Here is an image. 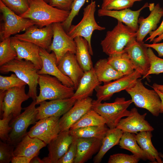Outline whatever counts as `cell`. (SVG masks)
Listing matches in <instances>:
<instances>
[{
    "instance_id": "obj_1",
    "label": "cell",
    "mask_w": 163,
    "mask_h": 163,
    "mask_svg": "<svg viewBox=\"0 0 163 163\" xmlns=\"http://www.w3.org/2000/svg\"><path fill=\"white\" fill-rule=\"evenodd\" d=\"M29 8L20 16L32 21L40 28L55 23H62L70 13V11L53 7L44 0H29Z\"/></svg>"
},
{
    "instance_id": "obj_2",
    "label": "cell",
    "mask_w": 163,
    "mask_h": 163,
    "mask_svg": "<svg viewBox=\"0 0 163 163\" xmlns=\"http://www.w3.org/2000/svg\"><path fill=\"white\" fill-rule=\"evenodd\" d=\"M38 70L31 61L14 59L0 66L1 73L14 72L29 87L27 94L33 101L37 97V87L38 85Z\"/></svg>"
},
{
    "instance_id": "obj_3",
    "label": "cell",
    "mask_w": 163,
    "mask_h": 163,
    "mask_svg": "<svg viewBox=\"0 0 163 163\" xmlns=\"http://www.w3.org/2000/svg\"><path fill=\"white\" fill-rule=\"evenodd\" d=\"M38 83L40 91L36 104L46 100L71 98L75 92L74 88L65 85L56 77L49 75H39Z\"/></svg>"
},
{
    "instance_id": "obj_4",
    "label": "cell",
    "mask_w": 163,
    "mask_h": 163,
    "mask_svg": "<svg viewBox=\"0 0 163 163\" xmlns=\"http://www.w3.org/2000/svg\"><path fill=\"white\" fill-rule=\"evenodd\" d=\"M126 91L130 95L133 103L136 107L146 109L155 117L161 113V102L158 94L154 89L150 90L145 87L140 78Z\"/></svg>"
},
{
    "instance_id": "obj_5",
    "label": "cell",
    "mask_w": 163,
    "mask_h": 163,
    "mask_svg": "<svg viewBox=\"0 0 163 163\" xmlns=\"http://www.w3.org/2000/svg\"><path fill=\"white\" fill-rule=\"evenodd\" d=\"M132 103L131 99L126 100L123 97H117L110 103H102L94 100L92 109L106 119V125L109 129H113L123 117L129 115L130 111L127 109Z\"/></svg>"
},
{
    "instance_id": "obj_6",
    "label": "cell",
    "mask_w": 163,
    "mask_h": 163,
    "mask_svg": "<svg viewBox=\"0 0 163 163\" xmlns=\"http://www.w3.org/2000/svg\"><path fill=\"white\" fill-rule=\"evenodd\" d=\"M137 32L121 22L117 21L116 25L111 30L107 32L101 45L103 51L107 55L123 52L128 42L136 37Z\"/></svg>"
},
{
    "instance_id": "obj_7",
    "label": "cell",
    "mask_w": 163,
    "mask_h": 163,
    "mask_svg": "<svg viewBox=\"0 0 163 163\" xmlns=\"http://www.w3.org/2000/svg\"><path fill=\"white\" fill-rule=\"evenodd\" d=\"M96 7V2L91 0L84 9L83 16L81 20L76 25H72L67 33L73 39L78 36L84 38L88 42L91 55H93L91 42L93 32L95 30H102L105 29V27L100 26L96 21L94 13Z\"/></svg>"
},
{
    "instance_id": "obj_8",
    "label": "cell",
    "mask_w": 163,
    "mask_h": 163,
    "mask_svg": "<svg viewBox=\"0 0 163 163\" xmlns=\"http://www.w3.org/2000/svg\"><path fill=\"white\" fill-rule=\"evenodd\" d=\"M36 105V100L33 101L29 105L23 108L22 113L11 119L9 125L12 129L7 142L16 145L27 134L29 126L36 123L38 112Z\"/></svg>"
},
{
    "instance_id": "obj_9",
    "label": "cell",
    "mask_w": 163,
    "mask_h": 163,
    "mask_svg": "<svg viewBox=\"0 0 163 163\" xmlns=\"http://www.w3.org/2000/svg\"><path fill=\"white\" fill-rule=\"evenodd\" d=\"M0 10L3 21L0 32L1 41L10 37L12 35L25 31L29 27L35 25L30 20L22 18L15 13L1 0Z\"/></svg>"
},
{
    "instance_id": "obj_10",
    "label": "cell",
    "mask_w": 163,
    "mask_h": 163,
    "mask_svg": "<svg viewBox=\"0 0 163 163\" xmlns=\"http://www.w3.org/2000/svg\"><path fill=\"white\" fill-rule=\"evenodd\" d=\"M142 75L138 71L135 70L131 74L116 80L115 81L99 85L95 89L97 101L101 102L110 99L113 95L132 87L137 79Z\"/></svg>"
},
{
    "instance_id": "obj_11",
    "label": "cell",
    "mask_w": 163,
    "mask_h": 163,
    "mask_svg": "<svg viewBox=\"0 0 163 163\" xmlns=\"http://www.w3.org/2000/svg\"><path fill=\"white\" fill-rule=\"evenodd\" d=\"M136 37L131 39L125 46L124 50L128 55L135 70L143 76L142 79L148 77L150 64L147 53L148 48L144 42L136 40Z\"/></svg>"
},
{
    "instance_id": "obj_12",
    "label": "cell",
    "mask_w": 163,
    "mask_h": 163,
    "mask_svg": "<svg viewBox=\"0 0 163 163\" xmlns=\"http://www.w3.org/2000/svg\"><path fill=\"white\" fill-rule=\"evenodd\" d=\"M53 36L48 50L53 52L56 57L57 64L68 52L75 54L76 46L74 39L65 31L60 23L53 24Z\"/></svg>"
},
{
    "instance_id": "obj_13",
    "label": "cell",
    "mask_w": 163,
    "mask_h": 163,
    "mask_svg": "<svg viewBox=\"0 0 163 163\" xmlns=\"http://www.w3.org/2000/svg\"><path fill=\"white\" fill-rule=\"evenodd\" d=\"M60 118V117H51L40 119L30 129L27 134L48 144L61 132Z\"/></svg>"
},
{
    "instance_id": "obj_14",
    "label": "cell",
    "mask_w": 163,
    "mask_h": 163,
    "mask_svg": "<svg viewBox=\"0 0 163 163\" xmlns=\"http://www.w3.org/2000/svg\"><path fill=\"white\" fill-rule=\"evenodd\" d=\"M25 85L14 87L6 91L2 104V118L12 114L13 118L19 115L22 103L29 98L25 93Z\"/></svg>"
},
{
    "instance_id": "obj_15",
    "label": "cell",
    "mask_w": 163,
    "mask_h": 163,
    "mask_svg": "<svg viewBox=\"0 0 163 163\" xmlns=\"http://www.w3.org/2000/svg\"><path fill=\"white\" fill-rule=\"evenodd\" d=\"M25 32L14 37L20 40L32 43L40 48L48 50L53 36V24L42 28L34 25L28 28Z\"/></svg>"
},
{
    "instance_id": "obj_16",
    "label": "cell",
    "mask_w": 163,
    "mask_h": 163,
    "mask_svg": "<svg viewBox=\"0 0 163 163\" xmlns=\"http://www.w3.org/2000/svg\"><path fill=\"white\" fill-rule=\"evenodd\" d=\"M76 100L72 97L46 101L40 102L37 107V120L51 117H60L67 112L74 105Z\"/></svg>"
},
{
    "instance_id": "obj_17",
    "label": "cell",
    "mask_w": 163,
    "mask_h": 163,
    "mask_svg": "<svg viewBox=\"0 0 163 163\" xmlns=\"http://www.w3.org/2000/svg\"><path fill=\"white\" fill-rule=\"evenodd\" d=\"M73 139L69 130L61 131L48 144L49 153L42 159L44 163H57L67 151Z\"/></svg>"
},
{
    "instance_id": "obj_18",
    "label": "cell",
    "mask_w": 163,
    "mask_h": 163,
    "mask_svg": "<svg viewBox=\"0 0 163 163\" xmlns=\"http://www.w3.org/2000/svg\"><path fill=\"white\" fill-rule=\"evenodd\" d=\"M11 38V45L17 53L15 59H24L32 62L38 70L42 66L40 47L30 42L20 40L14 37Z\"/></svg>"
},
{
    "instance_id": "obj_19",
    "label": "cell",
    "mask_w": 163,
    "mask_h": 163,
    "mask_svg": "<svg viewBox=\"0 0 163 163\" xmlns=\"http://www.w3.org/2000/svg\"><path fill=\"white\" fill-rule=\"evenodd\" d=\"M92 101L90 97L76 100L73 106L60 118L61 131L69 130L73 125L91 109Z\"/></svg>"
},
{
    "instance_id": "obj_20",
    "label": "cell",
    "mask_w": 163,
    "mask_h": 163,
    "mask_svg": "<svg viewBox=\"0 0 163 163\" xmlns=\"http://www.w3.org/2000/svg\"><path fill=\"white\" fill-rule=\"evenodd\" d=\"M148 7L151 11L149 16L145 18L141 17L138 19V23L139 25L136 32V38L139 42H143L148 34L158 28V24L163 16V8L159 3L155 5L154 3H150Z\"/></svg>"
},
{
    "instance_id": "obj_21",
    "label": "cell",
    "mask_w": 163,
    "mask_h": 163,
    "mask_svg": "<svg viewBox=\"0 0 163 163\" xmlns=\"http://www.w3.org/2000/svg\"><path fill=\"white\" fill-rule=\"evenodd\" d=\"M129 115L125 118L121 119L116 128L123 132L137 133L138 132L152 131L154 128L145 120L147 113L140 114L136 108L130 110Z\"/></svg>"
},
{
    "instance_id": "obj_22",
    "label": "cell",
    "mask_w": 163,
    "mask_h": 163,
    "mask_svg": "<svg viewBox=\"0 0 163 163\" xmlns=\"http://www.w3.org/2000/svg\"><path fill=\"white\" fill-rule=\"evenodd\" d=\"M40 55L42 66L41 69L38 71V74H47L54 76L65 85L74 88L72 81L63 74L59 69L56 57L53 52L50 53L46 50L40 47Z\"/></svg>"
},
{
    "instance_id": "obj_23",
    "label": "cell",
    "mask_w": 163,
    "mask_h": 163,
    "mask_svg": "<svg viewBox=\"0 0 163 163\" xmlns=\"http://www.w3.org/2000/svg\"><path fill=\"white\" fill-rule=\"evenodd\" d=\"M149 6V4L146 3L136 11H133L129 8L120 10H106L100 8L98 10L97 14L100 17L107 16L115 18L136 32L139 27L138 21L140 13L143 9Z\"/></svg>"
},
{
    "instance_id": "obj_24",
    "label": "cell",
    "mask_w": 163,
    "mask_h": 163,
    "mask_svg": "<svg viewBox=\"0 0 163 163\" xmlns=\"http://www.w3.org/2000/svg\"><path fill=\"white\" fill-rule=\"evenodd\" d=\"M57 66L61 72L72 81L74 88L76 90L85 72L78 63L75 54L67 52L61 59Z\"/></svg>"
},
{
    "instance_id": "obj_25",
    "label": "cell",
    "mask_w": 163,
    "mask_h": 163,
    "mask_svg": "<svg viewBox=\"0 0 163 163\" xmlns=\"http://www.w3.org/2000/svg\"><path fill=\"white\" fill-rule=\"evenodd\" d=\"M102 140L94 138H78L77 139V151L74 163H84L97 153Z\"/></svg>"
},
{
    "instance_id": "obj_26",
    "label": "cell",
    "mask_w": 163,
    "mask_h": 163,
    "mask_svg": "<svg viewBox=\"0 0 163 163\" xmlns=\"http://www.w3.org/2000/svg\"><path fill=\"white\" fill-rule=\"evenodd\" d=\"M46 144L40 139L31 137L27 134L15 145L14 156H23L31 160L37 156L40 150Z\"/></svg>"
},
{
    "instance_id": "obj_27",
    "label": "cell",
    "mask_w": 163,
    "mask_h": 163,
    "mask_svg": "<svg viewBox=\"0 0 163 163\" xmlns=\"http://www.w3.org/2000/svg\"><path fill=\"white\" fill-rule=\"evenodd\" d=\"M101 83L98 81L93 68L85 72L71 97L77 100L90 97Z\"/></svg>"
},
{
    "instance_id": "obj_28",
    "label": "cell",
    "mask_w": 163,
    "mask_h": 163,
    "mask_svg": "<svg viewBox=\"0 0 163 163\" xmlns=\"http://www.w3.org/2000/svg\"><path fill=\"white\" fill-rule=\"evenodd\" d=\"M123 133V131L118 128H109L102 140L101 145L99 152L94 158V163L101 162L108 150L115 145L119 144Z\"/></svg>"
},
{
    "instance_id": "obj_29",
    "label": "cell",
    "mask_w": 163,
    "mask_h": 163,
    "mask_svg": "<svg viewBox=\"0 0 163 163\" xmlns=\"http://www.w3.org/2000/svg\"><path fill=\"white\" fill-rule=\"evenodd\" d=\"M152 131H149L139 132L136 135L138 144L147 155L149 160L152 162L162 163L159 152L152 144Z\"/></svg>"
},
{
    "instance_id": "obj_30",
    "label": "cell",
    "mask_w": 163,
    "mask_h": 163,
    "mask_svg": "<svg viewBox=\"0 0 163 163\" xmlns=\"http://www.w3.org/2000/svg\"><path fill=\"white\" fill-rule=\"evenodd\" d=\"M93 68L99 82L104 83L116 80L124 76L110 64L106 59L98 60Z\"/></svg>"
},
{
    "instance_id": "obj_31",
    "label": "cell",
    "mask_w": 163,
    "mask_h": 163,
    "mask_svg": "<svg viewBox=\"0 0 163 163\" xmlns=\"http://www.w3.org/2000/svg\"><path fill=\"white\" fill-rule=\"evenodd\" d=\"M74 40L76 46L75 55L78 63L84 72L91 69L93 67L87 41L80 36Z\"/></svg>"
},
{
    "instance_id": "obj_32",
    "label": "cell",
    "mask_w": 163,
    "mask_h": 163,
    "mask_svg": "<svg viewBox=\"0 0 163 163\" xmlns=\"http://www.w3.org/2000/svg\"><path fill=\"white\" fill-rule=\"evenodd\" d=\"M107 59L110 64L124 75H129L135 70L128 55L124 50L109 56Z\"/></svg>"
},
{
    "instance_id": "obj_33",
    "label": "cell",
    "mask_w": 163,
    "mask_h": 163,
    "mask_svg": "<svg viewBox=\"0 0 163 163\" xmlns=\"http://www.w3.org/2000/svg\"><path fill=\"white\" fill-rule=\"evenodd\" d=\"M119 145L121 148L129 151L140 159L149 160L147 155L138 145L135 133L123 132Z\"/></svg>"
},
{
    "instance_id": "obj_34",
    "label": "cell",
    "mask_w": 163,
    "mask_h": 163,
    "mask_svg": "<svg viewBox=\"0 0 163 163\" xmlns=\"http://www.w3.org/2000/svg\"><path fill=\"white\" fill-rule=\"evenodd\" d=\"M109 129L107 125L85 127L69 130L74 137L78 138H94L101 140Z\"/></svg>"
},
{
    "instance_id": "obj_35",
    "label": "cell",
    "mask_w": 163,
    "mask_h": 163,
    "mask_svg": "<svg viewBox=\"0 0 163 163\" xmlns=\"http://www.w3.org/2000/svg\"><path fill=\"white\" fill-rule=\"evenodd\" d=\"M106 123L105 119L91 109L73 125L69 130L90 126H103Z\"/></svg>"
},
{
    "instance_id": "obj_36",
    "label": "cell",
    "mask_w": 163,
    "mask_h": 163,
    "mask_svg": "<svg viewBox=\"0 0 163 163\" xmlns=\"http://www.w3.org/2000/svg\"><path fill=\"white\" fill-rule=\"evenodd\" d=\"M17 53L12 47L11 38L5 39L0 43V66L15 59Z\"/></svg>"
},
{
    "instance_id": "obj_37",
    "label": "cell",
    "mask_w": 163,
    "mask_h": 163,
    "mask_svg": "<svg viewBox=\"0 0 163 163\" xmlns=\"http://www.w3.org/2000/svg\"><path fill=\"white\" fill-rule=\"evenodd\" d=\"M147 53L150 64L147 76L151 74L163 73V59L157 56L151 48H148Z\"/></svg>"
},
{
    "instance_id": "obj_38",
    "label": "cell",
    "mask_w": 163,
    "mask_h": 163,
    "mask_svg": "<svg viewBox=\"0 0 163 163\" xmlns=\"http://www.w3.org/2000/svg\"><path fill=\"white\" fill-rule=\"evenodd\" d=\"M133 0H103L101 8L106 10H120L132 7Z\"/></svg>"
},
{
    "instance_id": "obj_39",
    "label": "cell",
    "mask_w": 163,
    "mask_h": 163,
    "mask_svg": "<svg viewBox=\"0 0 163 163\" xmlns=\"http://www.w3.org/2000/svg\"><path fill=\"white\" fill-rule=\"evenodd\" d=\"M26 85L14 73L8 76L0 75V91H6L11 88Z\"/></svg>"
},
{
    "instance_id": "obj_40",
    "label": "cell",
    "mask_w": 163,
    "mask_h": 163,
    "mask_svg": "<svg viewBox=\"0 0 163 163\" xmlns=\"http://www.w3.org/2000/svg\"><path fill=\"white\" fill-rule=\"evenodd\" d=\"M10 10L19 15L26 12L29 8V0H1Z\"/></svg>"
},
{
    "instance_id": "obj_41",
    "label": "cell",
    "mask_w": 163,
    "mask_h": 163,
    "mask_svg": "<svg viewBox=\"0 0 163 163\" xmlns=\"http://www.w3.org/2000/svg\"><path fill=\"white\" fill-rule=\"evenodd\" d=\"M86 0H74L72 3L69 15L67 19L61 23L65 31L67 33L71 26L72 21L84 4Z\"/></svg>"
},
{
    "instance_id": "obj_42",
    "label": "cell",
    "mask_w": 163,
    "mask_h": 163,
    "mask_svg": "<svg viewBox=\"0 0 163 163\" xmlns=\"http://www.w3.org/2000/svg\"><path fill=\"white\" fill-rule=\"evenodd\" d=\"M15 145L7 142H0V163H9L14 156Z\"/></svg>"
},
{
    "instance_id": "obj_43",
    "label": "cell",
    "mask_w": 163,
    "mask_h": 163,
    "mask_svg": "<svg viewBox=\"0 0 163 163\" xmlns=\"http://www.w3.org/2000/svg\"><path fill=\"white\" fill-rule=\"evenodd\" d=\"M140 159L134 155L118 153L111 155L108 163H137Z\"/></svg>"
},
{
    "instance_id": "obj_44",
    "label": "cell",
    "mask_w": 163,
    "mask_h": 163,
    "mask_svg": "<svg viewBox=\"0 0 163 163\" xmlns=\"http://www.w3.org/2000/svg\"><path fill=\"white\" fill-rule=\"evenodd\" d=\"M77 139L74 137L73 140L67 151L57 163H74L77 151Z\"/></svg>"
},
{
    "instance_id": "obj_45",
    "label": "cell",
    "mask_w": 163,
    "mask_h": 163,
    "mask_svg": "<svg viewBox=\"0 0 163 163\" xmlns=\"http://www.w3.org/2000/svg\"><path fill=\"white\" fill-rule=\"evenodd\" d=\"M13 118L12 115L11 114L5 118L0 120V138L2 141L7 142L9 137V133L12 129L9 125V123Z\"/></svg>"
},
{
    "instance_id": "obj_46",
    "label": "cell",
    "mask_w": 163,
    "mask_h": 163,
    "mask_svg": "<svg viewBox=\"0 0 163 163\" xmlns=\"http://www.w3.org/2000/svg\"><path fill=\"white\" fill-rule=\"evenodd\" d=\"M74 0H49L48 4L59 9L70 11Z\"/></svg>"
},
{
    "instance_id": "obj_47",
    "label": "cell",
    "mask_w": 163,
    "mask_h": 163,
    "mask_svg": "<svg viewBox=\"0 0 163 163\" xmlns=\"http://www.w3.org/2000/svg\"><path fill=\"white\" fill-rule=\"evenodd\" d=\"M163 34V20L159 26L155 30L149 33V37L145 40H149L150 42L153 41L154 38L157 36L158 37Z\"/></svg>"
},
{
    "instance_id": "obj_48",
    "label": "cell",
    "mask_w": 163,
    "mask_h": 163,
    "mask_svg": "<svg viewBox=\"0 0 163 163\" xmlns=\"http://www.w3.org/2000/svg\"><path fill=\"white\" fill-rule=\"evenodd\" d=\"M144 45L147 48H151L155 50L157 52L159 56H163V43L152 44L144 43Z\"/></svg>"
},
{
    "instance_id": "obj_49",
    "label": "cell",
    "mask_w": 163,
    "mask_h": 163,
    "mask_svg": "<svg viewBox=\"0 0 163 163\" xmlns=\"http://www.w3.org/2000/svg\"><path fill=\"white\" fill-rule=\"evenodd\" d=\"M30 160L23 156H14L11 161V163H29Z\"/></svg>"
},
{
    "instance_id": "obj_50",
    "label": "cell",
    "mask_w": 163,
    "mask_h": 163,
    "mask_svg": "<svg viewBox=\"0 0 163 163\" xmlns=\"http://www.w3.org/2000/svg\"><path fill=\"white\" fill-rule=\"evenodd\" d=\"M6 91H0V113L2 116L3 112L2 110V104L4 97L5 95Z\"/></svg>"
},
{
    "instance_id": "obj_51",
    "label": "cell",
    "mask_w": 163,
    "mask_h": 163,
    "mask_svg": "<svg viewBox=\"0 0 163 163\" xmlns=\"http://www.w3.org/2000/svg\"><path fill=\"white\" fill-rule=\"evenodd\" d=\"M152 87L153 89H156L163 93V85H159L154 83L153 84Z\"/></svg>"
},
{
    "instance_id": "obj_52",
    "label": "cell",
    "mask_w": 163,
    "mask_h": 163,
    "mask_svg": "<svg viewBox=\"0 0 163 163\" xmlns=\"http://www.w3.org/2000/svg\"><path fill=\"white\" fill-rule=\"evenodd\" d=\"M30 163H44L42 159H41L37 156L32 158L30 161Z\"/></svg>"
},
{
    "instance_id": "obj_53",
    "label": "cell",
    "mask_w": 163,
    "mask_h": 163,
    "mask_svg": "<svg viewBox=\"0 0 163 163\" xmlns=\"http://www.w3.org/2000/svg\"><path fill=\"white\" fill-rule=\"evenodd\" d=\"M154 89L157 92L161 100L162 105L161 109V113H163V93H161L159 91L156 89Z\"/></svg>"
},
{
    "instance_id": "obj_54",
    "label": "cell",
    "mask_w": 163,
    "mask_h": 163,
    "mask_svg": "<svg viewBox=\"0 0 163 163\" xmlns=\"http://www.w3.org/2000/svg\"><path fill=\"white\" fill-rule=\"evenodd\" d=\"M163 39V34L160 36L154 39L153 43H158L161 41Z\"/></svg>"
},
{
    "instance_id": "obj_55",
    "label": "cell",
    "mask_w": 163,
    "mask_h": 163,
    "mask_svg": "<svg viewBox=\"0 0 163 163\" xmlns=\"http://www.w3.org/2000/svg\"><path fill=\"white\" fill-rule=\"evenodd\" d=\"M159 153V155L160 157L162 158V159H163V154H162L161 153ZM162 161L163 162V161Z\"/></svg>"
},
{
    "instance_id": "obj_56",
    "label": "cell",
    "mask_w": 163,
    "mask_h": 163,
    "mask_svg": "<svg viewBox=\"0 0 163 163\" xmlns=\"http://www.w3.org/2000/svg\"><path fill=\"white\" fill-rule=\"evenodd\" d=\"M133 0V1L134 2H137V1H138V2L141 1L142 0Z\"/></svg>"
},
{
    "instance_id": "obj_57",
    "label": "cell",
    "mask_w": 163,
    "mask_h": 163,
    "mask_svg": "<svg viewBox=\"0 0 163 163\" xmlns=\"http://www.w3.org/2000/svg\"><path fill=\"white\" fill-rule=\"evenodd\" d=\"M44 1H45L46 2H47L48 3L49 2V0H44Z\"/></svg>"
}]
</instances>
